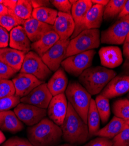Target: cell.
<instances>
[{
    "label": "cell",
    "instance_id": "6da1fadb",
    "mask_svg": "<svg viewBox=\"0 0 129 146\" xmlns=\"http://www.w3.org/2000/svg\"><path fill=\"white\" fill-rule=\"evenodd\" d=\"M27 136L33 146H55L62 142V131L60 126L45 117L28 128Z\"/></svg>",
    "mask_w": 129,
    "mask_h": 146
},
{
    "label": "cell",
    "instance_id": "7a4b0ae2",
    "mask_svg": "<svg viewBox=\"0 0 129 146\" xmlns=\"http://www.w3.org/2000/svg\"><path fill=\"white\" fill-rule=\"evenodd\" d=\"M60 127L62 140L67 143L80 145L86 143L90 138L87 124L84 122L69 102L66 117Z\"/></svg>",
    "mask_w": 129,
    "mask_h": 146
},
{
    "label": "cell",
    "instance_id": "3957f363",
    "mask_svg": "<svg viewBox=\"0 0 129 146\" xmlns=\"http://www.w3.org/2000/svg\"><path fill=\"white\" fill-rule=\"evenodd\" d=\"M116 76V72L103 67H90L79 77V82L91 95L100 94Z\"/></svg>",
    "mask_w": 129,
    "mask_h": 146
},
{
    "label": "cell",
    "instance_id": "277c9868",
    "mask_svg": "<svg viewBox=\"0 0 129 146\" xmlns=\"http://www.w3.org/2000/svg\"><path fill=\"white\" fill-rule=\"evenodd\" d=\"M69 102L75 111L87 124V116L91 100L90 94L77 81L70 82L65 91Z\"/></svg>",
    "mask_w": 129,
    "mask_h": 146
},
{
    "label": "cell",
    "instance_id": "5b68a950",
    "mask_svg": "<svg viewBox=\"0 0 129 146\" xmlns=\"http://www.w3.org/2000/svg\"><path fill=\"white\" fill-rule=\"evenodd\" d=\"M101 42L98 29H86L70 40L67 49L66 58L98 48Z\"/></svg>",
    "mask_w": 129,
    "mask_h": 146
},
{
    "label": "cell",
    "instance_id": "8992f818",
    "mask_svg": "<svg viewBox=\"0 0 129 146\" xmlns=\"http://www.w3.org/2000/svg\"><path fill=\"white\" fill-rule=\"evenodd\" d=\"M20 72L32 75L43 82L47 80L52 74V71L44 63L41 57L33 51L26 54Z\"/></svg>",
    "mask_w": 129,
    "mask_h": 146
},
{
    "label": "cell",
    "instance_id": "52a82bcc",
    "mask_svg": "<svg viewBox=\"0 0 129 146\" xmlns=\"http://www.w3.org/2000/svg\"><path fill=\"white\" fill-rule=\"evenodd\" d=\"M96 52L91 50L66 58L61 66L67 72L75 77H79L86 70L91 67Z\"/></svg>",
    "mask_w": 129,
    "mask_h": 146
},
{
    "label": "cell",
    "instance_id": "ba28073f",
    "mask_svg": "<svg viewBox=\"0 0 129 146\" xmlns=\"http://www.w3.org/2000/svg\"><path fill=\"white\" fill-rule=\"evenodd\" d=\"M129 32V15L119 19L101 33V42L110 44L124 43Z\"/></svg>",
    "mask_w": 129,
    "mask_h": 146
},
{
    "label": "cell",
    "instance_id": "9c48e42d",
    "mask_svg": "<svg viewBox=\"0 0 129 146\" xmlns=\"http://www.w3.org/2000/svg\"><path fill=\"white\" fill-rule=\"evenodd\" d=\"M14 112L23 123L29 126L37 124L47 115L45 109L21 102L14 108Z\"/></svg>",
    "mask_w": 129,
    "mask_h": 146
},
{
    "label": "cell",
    "instance_id": "30bf717a",
    "mask_svg": "<svg viewBox=\"0 0 129 146\" xmlns=\"http://www.w3.org/2000/svg\"><path fill=\"white\" fill-rule=\"evenodd\" d=\"M70 40H59L46 52L41 58L51 71L55 72L66 58L67 49Z\"/></svg>",
    "mask_w": 129,
    "mask_h": 146
},
{
    "label": "cell",
    "instance_id": "8fae6325",
    "mask_svg": "<svg viewBox=\"0 0 129 146\" xmlns=\"http://www.w3.org/2000/svg\"><path fill=\"white\" fill-rule=\"evenodd\" d=\"M52 97L47 84L44 82L35 88L28 95L21 98L20 102L46 109L48 108Z\"/></svg>",
    "mask_w": 129,
    "mask_h": 146
},
{
    "label": "cell",
    "instance_id": "7c38bea8",
    "mask_svg": "<svg viewBox=\"0 0 129 146\" xmlns=\"http://www.w3.org/2000/svg\"><path fill=\"white\" fill-rule=\"evenodd\" d=\"M67 100L65 93L54 96L48 107L49 119L59 126L62 125L67 112Z\"/></svg>",
    "mask_w": 129,
    "mask_h": 146
},
{
    "label": "cell",
    "instance_id": "4fadbf2b",
    "mask_svg": "<svg viewBox=\"0 0 129 146\" xmlns=\"http://www.w3.org/2000/svg\"><path fill=\"white\" fill-rule=\"evenodd\" d=\"M15 90V96L23 98L28 95L31 91L44 83L32 75L20 72L12 80Z\"/></svg>",
    "mask_w": 129,
    "mask_h": 146
},
{
    "label": "cell",
    "instance_id": "5bb4252c",
    "mask_svg": "<svg viewBox=\"0 0 129 146\" xmlns=\"http://www.w3.org/2000/svg\"><path fill=\"white\" fill-rule=\"evenodd\" d=\"M90 0H79L72 5L71 15L75 22V29L71 39L85 30L84 21L87 12L92 7Z\"/></svg>",
    "mask_w": 129,
    "mask_h": 146
},
{
    "label": "cell",
    "instance_id": "9a60e30c",
    "mask_svg": "<svg viewBox=\"0 0 129 146\" xmlns=\"http://www.w3.org/2000/svg\"><path fill=\"white\" fill-rule=\"evenodd\" d=\"M75 22L71 14L58 12L53 25V30L59 36L60 40H68L74 32Z\"/></svg>",
    "mask_w": 129,
    "mask_h": 146
},
{
    "label": "cell",
    "instance_id": "2e32d148",
    "mask_svg": "<svg viewBox=\"0 0 129 146\" xmlns=\"http://www.w3.org/2000/svg\"><path fill=\"white\" fill-rule=\"evenodd\" d=\"M129 91V76H119L113 78L101 92L108 99L121 96Z\"/></svg>",
    "mask_w": 129,
    "mask_h": 146
},
{
    "label": "cell",
    "instance_id": "e0dca14e",
    "mask_svg": "<svg viewBox=\"0 0 129 146\" xmlns=\"http://www.w3.org/2000/svg\"><path fill=\"white\" fill-rule=\"evenodd\" d=\"M101 65L107 68H113L119 66L123 62L122 53L117 46L102 47L99 50Z\"/></svg>",
    "mask_w": 129,
    "mask_h": 146
},
{
    "label": "cell",
    "instance_id": "ac0fdd59",
    "mask_svg": "<svg viewBox=\"0 0 129 146\" xmlns=\"http://www.w3.org/2000/svg\"><path fill=\"white\" fill-rule=\"evenodd\" d=\"M23 27L30 42L33 43L37 42L45 34L53 30V26L40 22L32 17L26 20Z\"/></svg>",
    "mask_w": 129,
    "mask_h": 146
},
{
    "label": "cell",
    "instance_id": "d6986e66",
    "mask_svg": "<svg viewBox=\"0 0 129 146\" xmlns=\"http://www.w3.org/2000/svg\"><path fill=\"white\" fill-rule=\"evenodd\" d=\"M9 45L10 48L19 51L30 52V40L23 26H18L10 31Z\"/></svg>",
    "mask_w": 129,
    "mask_h": 146
},
{
    "label": "cell",
    "instance_id": "ffe728a7",
    "mask_svg": "<svg viewBox=\"0 0 129 146\" xmlns=\"http://www.w3.org/2000/svg\"><path fill=\"white\" fill-rule=\"evenodd\" d=\"M26 53L12 48H0V60L19 71Z\"/></svg>",
    "mask_w": 129,
    "mask_h": 146
},
{
    "label": "cell",
    "instance_id": "44dd1931",
    "mask_svg": "<svg viewBox=\"0 0 129 146\" xmlns=\"http://www.w3.org/2000/svg\"><path fill=\"white\" fill-rule=\"evenodd\" d=\"M46 84L53 96L64 94L68 86V79L64 68H58Z\"/></svg>",
    "mask_w": 129,
    "mask_h": 146
},
{
    "label": "cell",
    "instance_id": "7402d4cb",
    "mask_svg": "<svg viewBox=\"0 0 129 146\" xmlns=\"http://www.w3.org/2000/svg\"><path fill=\"white\" fill-rule=\"evenodd\" d=\"M23 128V123L14 111L9 110L0 112V129L11 133H16L22 130Z\"/></svg>",
    "mask_w": 129,
    "mask_h": 146
},
{
    "label": "cell",
    "instance_id": "603a6c76",
    "mask_svg": "<svg viewBox=\"0 0 129 146\" xmlns=\"http://www.w3.org/2000/svg\"><path fill=\"white\" fill-rule=\"evenodd\" d=\"M59 40V36L52 30L45 34L37 42L31 44V49L41 57Z\"/></svg>",
    "mask_w": 129,
    "mask_h": 146
},
{
    "label": "cell",
    "instance_id": "cb8c5ba5",
    "mask_svg": "<svg viewBox=\"0 0 129 146\" xmlns=\"http://www.w3.org/2000/svg\"><path fill=\"white\" fill-rule=\"evenodd\" d=\"M126 121L114 116L110 122L105 127L100 129L95 135V136L112 139L123 129L126 126Z\"/></svg>",
    "mask_w": 129,
    "mask_h": 146
},
{
    "label": "cell",
    "instance_id": "d4e9b609",
    "mask_svg": "<svg viewBox=\"0 0 129 146\" xmlns=\"http://www.w3.org/2000/svg\"><path fill=\"white\" fill-rule=\"evenodd\" d=\"M105 7L94 4L92 5L87 12L84 21V29H98L102 24L103 18Z\"/></svg>",
    "mask_w": 129,
    "mask_h": 146
},
{
    "label": "cell",
    "instance_id": "484cf974",
    "mask_svg": "<svg viewBox=\"0 0 129 146\" xmlns=\"http://www.w3.org/2000/svg\"><path fill=\"white\" fill-rule=\"evenodd\" d=\"M58 12L51 8L41 7L33 9L32 18L40 22L53 26L57 18Z\"/></svg>",
    "mask_w": 129,
    "mask_h": 146
},
{
    "label": "cell",
    "instance_id": "4316f807",
    "mask_svg": "<svg viewBox=\"0 0 129 146\" xmlns=\"http://www.w3.org/2000/svg\"><path fill=\"white\" fill-rule=\"evenodd\" d=\"M100 120L95 100L91 99L87 116V125L90 137L94 136L96 133L100 130Z\"/></svg>",
    "mask_w": 129,
    "mask_h": 146
},
{
    "label": "cell",
    "instance_id": "83f0119b",
    "mask_svg": "<svg viewBox=\"0 0 129 146\" xmlns=\"http://www.w3.org/2000/svg\"><path fill=\"white\" fill-rule=\"evenodd\" d=\"M25 21L18 17L14 11L10 9L7 14H0V26L8 31H10L18 26L23 25Z\"/></svg>",
    "mask_w": 129,
    "mask_h": 146
},
{
    "label": "cell",
    "instance_id": "f1b7e54d",
    "mask_svg": "<svg viewBox=\"0 0 129 146\" xmlns=\"http://www.w3.org/2000/svg\"><path fill=\"white\" fill-rule=\"evenodd\" d=\"M126 0H111L105 7L103 11V19L109 21L119 15L122 10Z\"/></svg>",
    "mask_w": 129,
    "mask_h": 146
},
{
    "label": "cell",
    "instance_id": "f546056e",
    "mask_svg": "<svg viewBox=\"0 0 129 146\" xmlns=\"http://www.w3.org/2000/svg\"><path fill=\"white\" fill-rule=\"evenodd\" d=\"M95 102L102 123L103 124L106 123L111 115L109 99L100 94L96 97Z\"/></svg>",
    "mask_w": 129,
    "mask_h": 146
},
{
    "label": "cell",
    "instance_id": "4dcf8cb0",
    "mask_svg": "<svg viewBox=\"0 0 129 146\" xmlns=\"http://www.w3.org/2000/svg\"><path fill=\"white\" fill-rule=\"evenodd\" d=\"M33 8L29 0H18L13 10L15 14L19 18L26 21L32 17Z\"/></svg>",
    "mask_w": 129,
    "mask_h": 146
},
{
    "label": "cell",
    "instance_id": "1f68e13d",
    "mask_svg": "<svg viewBox=\"0 0 129 146\" xmlns=\"http://www.w3.org/2000/svg\"><path fill=\"white\" fill-rule=\"evenodd\" d=\"M112 111L115 116L124 121L129 120V100L124 98L115 101Z\"/></svg>",
    "mask_w": 129,
    "mask_h": 146
},
{
    "label": "cell",
    "instance_id": "d6a6232c",
    "mask_svg": "<svg viewBox=\"0 0 129 146\" xmlns=\"http://www.w3.org/2000/svg\"><path fill=\"white\" fill-rule=\"evenodd\" d=\"M15 95V90L12 81L0 80V99Z\"/></svg>",
    "mask_w": 129,
    "mask_h": 146
},
{
    "label": "cell",
    "instance_id": "836d02e7",
    "mask_svg": "<svg viewBox=\"0 0 129 146\" xmlns=\"http://www.w3.org/2000/svg\"><path fill=\"white\" fill-rule=\"evenodd\" d=\"M113 146H129V126L127 124L123 129L112 140Z\"/></svg>",
    "mask_w": 129,
    "mask_h": 146
},
{
    "label": "cell",
    "instance_id": "e575fe53",
    "mask_svg": "<svg viewBox=\"0 0 129 146\" xmlns=\"http://www.w3.org/2000/svg\"><path fill=\"white\" fill-rule=\"evenodd\" d=\"M20 103V98L15 95L0 99V112L9 111Z\"/></svg>",
    "mask_w": 129,
    "mask_h": 146
},
{
    "label": "cell",
    "instance_id": "d590c367",
    "mask_svg": "<svg viewBox=\"0 0 129 146\" xmlns=\"http://www.w3.org/2000/svg\"><path fill=\"white\" fill-rule=\"evenodd\" d=\"M50 3L59 12L71 14L72 4L68 0H52Z\"/></svg>",
    "mask_w": 129,
    "mask_h": 146
},
{
    "label": "cell",
    "instance_id": "8d00e7d4",
    "mask_svg": "<svg viewBox=\"0 0 129 146\" xmlns=\"http://www.w3.org/2000/svg\"><path fill=\"white\" fill-rule=\"evenodd\" d=\"M18 72L0 60V80H9L15 76Z\"/></svg>",
    "mask_w": 129,
    "mask_h": 146
},
{
    "label": "cell",
    "instance_id": "74e56055",
    "mask_svg": "<svg viewBox=\"0 0 129 146\" xmlns=\"http://www.w3.org/2000/svg\"><path fill=\"white\" fill-rule=\"evenodd\" d=\"M2 146H33L28 139L13 137L5 141Z\"/></svg>",
    "mask_w": 129,
    "mask_h": 146
},
{
    "label": "cell",
    "instance_id": "f35d334b",
    "mask_svg": "<svg viewBox=\"0 0 129 146\" xmlns=\"http://www.w3.org/2000/svg\"><path fill=\"white\" fill-rule=\"evenodd\" d=\"M83 146H113V143L110 139L98 137L86 143Z\"/></svg>",
    "mask_w": 129,
    "mask_h": 146
},
{
    "label": "cell",
    "instance_id": "ab89813d",
    "mask_svg": "<svg viewBox=\"0 0 129 146\" xmlns=\"http://www.w3.org/2000/svg\"><path fill=\"white\" fill-rule=\"evenodd\" d=\"M9 42V34L5 28L0 26V48L7 47Z\"/></svg>",
    "mask_w": 129,
    "mask_h": 146
},
{
    "label": "cell",
    "instance_id": "60d3db41",
    "mask_svg": "<svg viewBox=\"0 0 129 146\" xmlns=\"http://www.w3.org/2000/svg\"><path fill=\"white\" fill-rule=\"evenodd\" d=\"M31 5L33 9L41 8V7H48L51 6V3L50 1L48 0H31Z\"/></svg>",
    "mask_w": 129,
    "mask_h": 146
},
{
    "label": "cell",
    "instance_id": "b9f144b4",
    "mask_svg": "<svg viewBox=\"0 0 129 146\" xmlns=\"http://www.w3.org/2000/svg\"><path fill=\"white\" fill-rule=\"evenodd\" d=\"M129 15V0L126 1V3L124 4L123 8L120 14L118 15V18L120 19L122 18H123L127 15Z\"/></svg>",
    "mask_w": 129,
    "mask_h": 146
},
{
    "label": "cell",
    "instance_id": "7bdbcfd3",
    "mask_svg": "<svg viewBox=\"0 0 129 146\" xmlns=\"http://www.w3.org/2000/svg\"><path fill=\"white\" fill-rule=\"evenodd\" d=\"M18 0H5L3 4L10 10L13 11L18 3Z\"/></svg>",
    "mask_w": 129,
    "mask_h": 146
},
{
    "label": "cell",
    "instance_id": "ee69618b",
    "mask_svg": "<svg viewBox=\"0 0 129 146\" xmlns=\"http://www.w3.org/2000/svg\"><path fill=\"white\" fill-rule=\"evenodd\" d=\"M123 54L126 57L127 60L129 61V42H124L123 45Z\"/></svg>",
    "mask_w": 129,
    "mask_h": 146
},
{
    "label": "cell",
    "instance_id": "f6af8a7d",
    "mask_svg": "<svg viewBox=\"0 0 129 146\" xmlns=\"http://www.w3.org/2000/svg\"><path fill=\"white\" fill-rule=\"evenodd\" d=\"M91 3L92 4H97V5H102L103 7L106 6L109 1L108 0H91Z\"/></svg>",
    "mask_w": 129,
    "mask_h": 146
},
{
    "label": "cell",
    "instance_id": "bcb514c9",
    "mask_svg": "<svg viewBox=\"0 0 129 146\" xmlns=\"http://www.w3.org/2000/svg\"><path fill=\"white\" fill-rule=\"evenodd\" d=\"M8 11L9 9L3 4H0V14H7Z\"/></svg>",
    "mask_w": 129,
    "mask_h": 146
},
{
    "label": "cell",
    "instance_id": "7dc6e473",
    "mask_svg": "<svg viewBox=\"0 0 129 146\" xmlns=\"http://www.w3.org/2000/svg\"><path fill=\"white\" fill-rule=\"evenodd\" d=\"M123 68L124 70V72H126V74H129V61L128 62H126L123 66Z\"/></svg>",
    "mask_w": 129,
    "mask_h": 146
},
{
    "label": "cell",
    "instance_id": "c3c4849f",
    "mask_svg": "<svg viewBox=\"0 0 129 146\" xmlns=\"http://www.w3.org/2000/svg\"><path fill=\"white\" fill-rule=\"evenodd\" d=\"M6 137L4 135V134L0 130V144L4 143L5 141Z\"/></svg>",
    "mask_w": 129,
    "mask_h": 146
},
{
    "label": "cell",
    "instance_id": "681fc988",
    "mask_svg": "<svg viewBox=\"0 0 129 146\" xmlns=\"http://www.w3.org/2000/svg\"><path fill=\"white\" fill-rule=\"evenodd\" d=\"M55 146H76V145L75 144H69V143H65V144H59Z\"/></svg>",
    "mask_w": 129,
    "mask_h": 146
},
{
    "label": "cell",
    "instance_id": "f907efd6",
    "mask_svg": "<svg viewBox=\"0 0 129 146\" xmlns=\"http://www.w3.org/2000/svg\"><path fill=\"white\" fill-rule=\"evenodd\" d=\"M129 42V32H128V35L127 36V37L126 38V40H125L124 42Z\"/></svg>",
    "mask_w": 129,
    "mask_h": 146
},
{
    "label": "cell",
    "instance_id": "816d5d0a",
    "mask_svg": "<svg viewBox=\"0 0 129 146\" xmlns=\"http://www.w3.org/2000/svg\"><path fill=\"white\" fill-rule=\"evenodd\" d=\"M126 123L128 126H129V120H128L126 121Z\"/></svg>",
    "mask_w": 129,
    "mask_h": 146
},
{
    "label": "cell",
    "instance_id": "f5cc1de1",
    "mask_svg": "<svg viewBox=\"0 0 129 146\" xmlns=\"http://www.w3.org/2000/svg\"><path fill=\"white\" fill-rule=\"evenodd\" d=\"M128 100H129V94H128Z\"/></svg>",
    "mask_w": 129,
    "mask_h": 146
}]
</instances>
